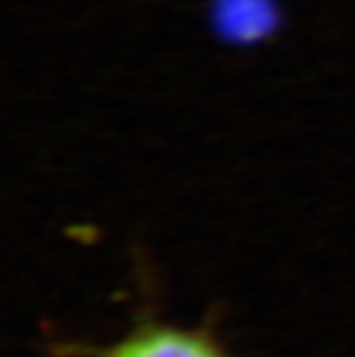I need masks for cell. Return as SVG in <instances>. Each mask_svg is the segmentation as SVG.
Returning <instances> with one entry per match:
<instances>
[{"label": "cell", "mask_w": 355, "mask_h": 357, "mask_svg": "<svg viewBox=\"0 0 355 357\" xmlns=\"http://www.w3.org/2000/svg\"><path fill=\"white\" fill-rule=\"evenodd\" d=\"M204 20L218 45L250 52L280 35L287 13L282 0H204Z\"/></svg>", "instance_id": "cell-1"}, {"label": "cell", "mask_w": 355, "mask_h": 357, "mask_svg": "<svg viewBox=\"0 0 355 357\" xmlns=\"http://www.w3.org/2000/svg\"><path fill=\"white\" fill-rule=\"evenodd\" d=\"M96 357H234L210 332L144 321Z\"/></svg>", "instance_id": "cell-2"}]
</instances>
